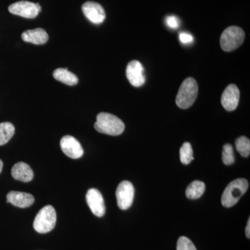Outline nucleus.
<instances>
[{
    "label": "nucleus",
    "instance_id": "13",
    "mask_svg": "<svg viewBox=\"0 0 250 250\" xmlns=\"http://www.w3.org/2000/svg\"><path fill=\"white\" fill-rule=\"evenodd\" d=\"M8 203L12 204L19 208H27L35 201L34 196L27 192L11 191L6 195Z\"/></svg>",
    "mask_w": 250,
    "mask_h": 250
},
{
    "label": "nucleus",
    "instance_id": "4",
    "mask_svg": "<svg viewBox=\"0 0 250 250\" xmlns=\"http://www.w3.org/2000/svg\"><path fill=\"white\" fill-rule=\"evenodd\" d=\"M57 223V213L52 206L47 205L39 210L34 222V229L38 233H46L53 230Z\"/></svg>",
    "mask_w": 250,
    "mask_h": 250
},
{
    "label": "nucleus",
    "instance_id": "19",
    "mask_svg": "<svg viewBox=\"0 0 250 250\" xmlns=\"http://www.w3.org/2000/svg\"><path fill=\"white\" fill-rule=\"evenodd\" d=\"M180 160L181 162L185 165L190 164L194 160L193 152L190 143H184L183 146L180 148Z\"/></svg>",
    "mask_w": 250,
    "mask_h": 250
},
{
    "label": "nucleus",
    "instance_id": "22",
    "mask_svg": "<svg viewBox=\"0 0 250 250\" xmlns=\"http://www.w3.org/2000/svg\"><path fill=\"white\" fill-rule=\"evenodd\" d=\"M177 250H197L195 245L189 238L182 236L177 241Z\"/></svg>",
    "mask_w": 250,
    "mask_h": 250
},
{
    "label": "nucleus",
    "instance_id": "26",
    "mask_svg": "<svg viewBox=\"0 0 250 250\" xmlns=\"http://www.w3.org/2000/svg\"><path fill=\"white\" fill-rule=\"evenodd\" d=\"M2 167H3V162L0 159V173L1 172V170H2Z\"/></svg>",
    "mask_w": 250,
    "mask_h": 250
},
{
    "label": "nucleus",
    "instance_id": "8",
    "mask_svg": "<svg viewBox=\"0 0 250 250\" xmlns=\"http://www.w3.org/2000/svg\"><path fill=\"white\" fill-rule=\"evenodd\" d=\"M82 11L85 17L93 24H101L106 18V14L103 6L95 1L85 2L82 5Z\"/></svg>",
    "mask_w": 250,
    "mask_h": 250
},
{
    "label": "nucleus",
    "instance_id": "5",
    "mask_svg": "<svg viewBox=\"0 0 250 250\" xmlns=\"http://www.w3.org/2000/svg\"><path fill=\"white\" fill-rule=\"evenodd\" d=\"M245 37L246 34L241 27L231 26L227 28L220 36V46L225 52H232L243 44Z\"/></svg>",
    "mask_w": 250,
    "mask_h": 250
},
{
    "label": "nucleus",
    "instance_id": "10",
    "mask_svg": "<svg viewBox=\"0 0 250 250\" xmlns=\"http://www.w3.org/2000/svg\"><path fill=\"white\" fill-rule=\"evenodd\" d=\"M85 198L87 204L94 215L99 218H101L104 215L106 208L101 192L97 189L90 188L87 192Z\"/></svg>",
    "mask_w": 250,
    "mask_h": 250
},
{
    "label": "nucleus",
    "instance_id": "6",
    "mask_svg": "<svg viewBox=\"0 0 250 250\" xmlns=\"http://www.w3.org/2000/svg\"><path fill=\"white\" fill-rule=\"evenodd\" d=\"M134 187L131 182L123 181L118 185L116 190L118 206L122 210H126L131 207L134 198Z\"/></svg>",
    "mask_w": 250,
    "mask_h": 250
},
{
    "label": "nucleus",
    "instance_id": "11",
    "mask_svg": "<svg viewBox=\"0 0 250 250\" xmlns=\"http://www.w3.org/2000/svg\"><path fill=\"white\" fill-rule=\"evenodd\" d=\"M61 148L62 152L71 159H77L82 157L83 149L80 143L71 136H65L61 140Z\"/></svg>",
    "mask_w": 250,
    "mask_h": 250
},
{
    "label": "nucleus",
    "instance_id": "14",
    "mask_svg": "<svg viewBox=\"0 0 250 250\" xmlns=\"http://www.w3.org/2000/svg\"><path fill=\"white\" fill-rule=\"evenodd\" d=\"M23 41L34 45H44L48 41L49 36L43 29L37 28L24 31L22 34Z\"/></svg>",
    "mask_w": 250,
    "mask_h": 250
},
{
    "label": "nucleus",
    "instance_id": "18",
    "mask_svg": "<svg viewBox=\"0 0 250 250\" xmlns=\"http://www.w3.org/2000/svg\"><path fill=\"white\" fill-rule=\"evenodd\" d=\"M15 127L12 123L9 122L0 123V146H4L13 137Z\"/></svg>",
    "mask_w": 250,
    "mask_h": 250
},
{
    "label": "nucleus",
    "instance_id": "20",
    "mask_svg": "<svg viewBox=\"0 0 250 250\" xmlns=\"http://www.w3.org/2000/svg\"><path fill=\"white\" fill-rule=\"evenodd\" d=\"M236 147L237 151L243 157H248L250 156V141L246 136H241L236 139Z\"/></svg>",
    "mask_w": 250,
    "mask_h": 250
},
{
    "label": "nucleus",
    "instance_id": "16",
    "mask_svg": "<svg viewBox=\"0 0 250 250\" xmlns=\"http://www.w3.org/2000/svg\"><path fill=\"white\" fill-rule=\"evenodd\" d=\"M53 77L56 80L68 85H75L79 82L78 77L67 68H58L54 70Z\"/></svg>",
    "mask_w": 250,
    "mask_h": 250
},
{
    "label": "nucleus",
    "instance_id": "3",
    "mask_svg": "<svg viewBox=\"0 0 250 250\" xmlns=\"http://www.w3.org/2000/svg\"><path fill=\"white\" fill-rule=\"evenodd\" d=\"M198 93L196 80L188 77L184 81L176 97V104L179 108L187 109L193 104Z\"/></svg>",
    "mask_w": 250,
    "mask_h": 250
},
{
    "label": "nucleus",
    "instance_id": "25",
    "mask_svg": "<svg viewBox=\"0 0 250 250\" xmlns=\"http://www.w3.org/2000/svg\"><path fill=\"white\" fill-rule=\"evenodd\" d=\"M246 234L247 238H250V218H249V220H248V225H247L246 227Z\"/></svg>",
    "mask_w": 250,
    "mask_h": 250
},
{
    "label": "nucleus",
    "instance_id": "21",
    "mask_svg": "<svg viewBox=\"0 0 250 250\" xmlns=\"http://www.w3.org/2000/svg\"><path fill=\"white\" fill-rule=\"evenodd\" d=\"M223 161L227 166L231 165L235 162L233 147L230 144H225L223 146Z\"/></svg>",
    "mask_w": 250,
    "mask_h": 250
},
{
    "label": "nucleus",
    "instance_id": "7",
    "mask_svg": "<svg viewBox=\"0 0 250 250\" xmlns=\"http://www.w3.org/2000/svg\"><path fill=\"white\" fill-rule=\"evenodd\" d=\"M9 11L11 14L29 19L37 17L39 14L36 4L28 1H17L10 5Z\"/></svg>",
    "mask_w": 250,
    "mask_h": 250
},
{
    "label": "nucleus",
    "instance_id": "9",
    "mask_svg": "<svg viewBox=\"0 0 250 250\" xmlns=\"http://www.w3.org/2000/svg\"><path fill=\"white\" fill-rule=\"evenodd\" d=\"M126 75L133 86L141 87L146 83L144 68L139 61H131L126 67Z\"/></svg>",
    "mask_w": 250,
    "mask_h": 250
},
{
    "label": "nucleus",
    "instance_id": "17",
    "mask_svg": "<svg viewBox=\"0 0 250 250\" xmlns=\"http://www.w3.org/2000/svg\"><path fill=\"white\" fill-rule=\"evenodd\" d=\"M205 184L200 181L192 182L186 190V195L190 200L200 198L205 191Z\"/></svg>",
    "mask_w": 250,
    "mask_h": 250
},
{
    "label": "nucleus",
    "instance_id": "15",
    "mask_svg": "<svg viewBox=\"0 0 250 250\" xmlns=\"http://www.w3.org/2000/svg\"><path fill=\"white\" fill-rule=\"evenodd\" d=\"M11 175L20 182H29L34 178V172L28 164L19 162L15 164L12 167Z\"/></svg>",
    "mask_w": 250,
    "mask_h": 250
},
{
    "label": "nucleus",
    "instance_id": "2",
    "mask_svg": "<svg viewBox=\"0 0 250 250\" xmlns=\"http://www.w3.org/2000/svg\"><path fill=\"white\" fill-rule=\"evenodd\" d=\"M249 187L248 180L244 178L235 179L229 184L224 190L221 202L223 207H233L239 201L241 197L246 193Z\"/></svg>",
    "mask_w": 250,
    "mask_h": 250
},
{
    "label": "nucleus",
    "instance_id": "12",
    "mask_svg": "<svg viewBox=\"0 0 250 250\" xmlns=\"http://www.w3.org/2000/svg\"><path fill=\"white\" fill-rule=\"evenodd\" d=\"M240 100V90L235 84L229 85L224 90L221 103L228 111H233L238 107Z\"/></svg>",
    "mask_w": 250,
    "mask_h": 250
},
{
    "label": "nucleus",
    "instance_id": "24",
    "mask_svg": "<svg viewBox=\"0 0 250 250\" xmlns=\"http://www.w3.org/2000/svg\"><path fill=\"white\" fill-rule=\"evenodd\" d=\"M179 40L183 44H190L193 42V36L187 32H182L179 34Z\"/></svg>",
    "mask_w": 250,
    "mask_h": 250
},
{
    "label": "nucleus",
    "instance_id": "1",
    "mask_svg": "<svg viewBox=\"0 0 250 250\" xmlns=\"http://www.w3.org/2000/svg\"><path fill=\"white\" fill-rule=\"evenodd\" d=\"M95 130L101 134L109 136H118L125 130V124L118 117L111 113H99L94 125Z\"/></svg>",
    "mask_w": 250,
    "mask_h": 250
},
{
    "label": "nucleus",
    "instance_id": "23",
    "mask_svg": "<svg viewBox=\"0 0 250 250\" xmlns=\"http://www.w3.org/2000/svg\"><path fill=\"white\" fill-rule=\"evenodd\" d=\"M166 23L167 27L171 29H177L180 25L179 18L174 16H168L166 18Z\"/></svg>",
    "mask_w": 250,
    "mask_h": 250
}]
</instances>
